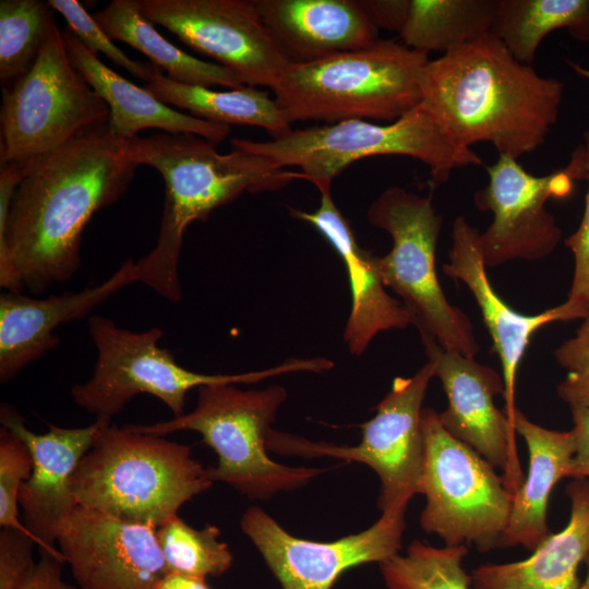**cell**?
Here are the masks:
<instances>
[{
	"label": "cell",
	"instance_id": "obj_1",
	"mask_svg": "<svg viewBox=\"0 0 589 589\" xmlns=\"http://www.w3.org/2000/svg\"><path fill=\"white\" fill-rule=\"evenodd\" d=\"M137 168L108 123L23 166L0 232V286L39 294L72 278L86 225L124 195Z\"/></svg>",
	"mask_w": 589,
	"mask_h": 589
},
{
	"label": "cell",
	"instance_id": "obj_2",
	"mask_svg": "<svg viewBox=\"0 0 589 589\" xmlns=\"http://www.w3.org/2000/svg\"><path fill=\"white\" fill-rule=\"evenodd\" d=\"M420 106L461 147L492 144L518 159L544 144L564 84L518 61L491 33L430 60Z\"/></svg>",
	"mask_w": 589,
	"mask_h": 589
},
{
	"label": "cell",
	"instance_id": "obj_3",
	"mask_svg": "<svg viewBox=\"0 0 589 589\" xmlns=\"http://www.w3.org/2000/svg\"><path fill=\"white\" fill-rule=\"evenodd\" d=\"M131 159L156 169L164 178L166 196L156 245L135 262L136 281L166 300H182L179 261L183 235L196 220H205L219 206L242 193L279 190L296 179L271 159L235 148L220 154L215 144L192 133L160 132L125 141Z\"/></svg>",
	"mask_w": 589,
	"mask_h": 589
},
{
	"label": "cell",
	"instance_id": "obj_4",
	"mask_svg": "<svg viewBox=\"0 0 589 589\" xmlns=\"http://www.w3.org/2000/svg\"><path fill=\"white\" fill-rule=\"evenodd\" d=\"M212 484L189 445L111 422L71 478L79 506L156 528Z\"/></svg>",
	"mask_w": 589,
	"mask_h": 589
},
{
	"label": "cell",
	"instance_id": "obj_5",
	"mask_svg": "<svg viewBox=\"0 0 589 589\" xmlns=\"http://www.w3.org/2000/svg\"><path fill=\"white\" fill-rule=\"evenodd\" d=\"M429 53L394 40L291 63L272 88L290 123L352 119L396 121L420 105Z\"/></svg>",
	"mask_w": 589,
	"mask_h": 589
},
{
	"label": "cell",
	"instance_id": "obj_6",
	"mask_svg": "<svg viewBox=\"0 0 589 589\" xmlns=\"http://www.w3.org/2000/svg\"><path fill=\"white\" fill-rule=\"evenodd\" d=\"M88 333L97 351L92 376L71 388L73 401L96 418L111 420L140 394L163 401L173 417L184 413L188 393L208 385L252 384L268 377L291 373H323L333 369L329 359H289L279 365L239 374H204L181 366L173 353L159 347L164 332L152 327L145 332L122 328L101 315L87 320Z\"/></svg>",
	"mask_w": 589,
	"mask_h": 589
},
{
	"label": "cell",
	"instance_id": "obj_7",
	"mask_svg": "<svg viewBox=\"0 0 589 589\" xmlns=\"http://www.w3.org/2000/svg\"><path fill=\"white\" fill-rule=\"evenodd\" d=\"M287 390L280 385L243 390L236 385L197 388L195 408L153 424H127L135 432L165 436L195 431L213 448L218 462L207 468L211 481L225 482L251 500H267L279 492L306 485L324 469L290 467L271 459L266 440Z\"/></svg>",
	"mask_w": 589,
	"mask_h": 589
},
{
	"label": "cell",
	"instance_id": "obj_8",
	"mask_svg": "<svg viewBox=\"0 0 589 589\" xmlns=\"http://www.w3.org/2000/svg\"><path fill=\"white\" fill-rule=\"evenodd\" d=\"M233 148L271 159L278 166L298 167L302 179L320 192L350 164L377 155H402L428 166L435 182H446L461 167L481 166L471 148L459 146L419 105L389 124L352 119L291 130L269 141L232 139Z\"/></svg>",
	"mask_w": 589,
	"mask_h": 589
},
{
	"label": "cell",
	"instance_id": "obj_9",
	"mask_svg": "<svg viewBox=\"0 0 589 589\" xmlns=\"http://www.w3.org/2000/svg\"><path fill=\"white\" fill-rule=\"evenodd\" d=\"M368 219L392 237L389 253L376 256L377 269L384 286L400 298L411 314L421 339H432L446 350L474 358L480 346L472 323L447 300L437 277L442 216L431 195L389 187L370 205Z\"/></svg>",
	"mask_w": 589,
	"mask_h": 589
},
{
	"label": "cell",
	"instance_id": "obj_10",
	"mask_svg": "<svg viewBox=\"0 0 589 589\" xmlns=\"http://www.w3.org/2000/svg\"><path fill=\"white\" fill-rule=\"evenodd\" d=\"M424 457L419 494L424 495L420 526L445 545H473L479 552L500 549L513 492L496 468L452 436L438 412L422 410Z\"/></svg>",
	"mask_w": 589,
	"mask_h": 589
},
{
	"label": "cell",
	"instance_id": "obj_11",
	"mask_svg": "<svg viewBox=\"0 0 589 589\" xmlns=\"http://www.w3.org/2000/svg\"><path fill=\"white\" fill-rule=\"evenodd\" d=\"M107 104L72 64L56 24L31 70L2 87L1 166L26 164L107 124Z\"/></svg>",
	"mask_w": 589,
	"mask_h": 589
},
{
	"label": "cell",
	"instance_id": "obj_12",
	"mask_svg": "<svg viewBox=\"0 0 589 589\" xmlns=\"http://www.w3.org/2000/svg\"><path fill=\"white\" fill-rule=\"evenodd\" d=\"M434 376V366L428 361L412 376L395 377L389 392L375 406V416L361 425L362 440L356 446L312 442L271 429L267 449L281 455L334 457L364 464L380 479V510L407 508L419 494L424 457L422 404Z\"/></svg>",
	"mask_w": 589,
	"mask_h": 589
},
{
	"label": "cell",
	"instance_id": "obj_13",
	"mask_svg": "<svg viewBox=\"0 0 589 589\" xmlns=\"http://www.w3.org/2000/svg\"><path fill=\"white\" fill-rule=\"evenodd\" d=\"M486 171L488 184L473 195L478 209L493 213L492 223L480 232L486 268L550 255L562 239V229L545 208V202L566 197L575 180L587 179L585 145L575 148L565 168L546 176L530 175L516 159L505 155H498Z\"/></svg>",
	"mask_w": 589,
	"mask_h": 589
},
{
	"label": "cell",
	"instance_id": "obj_14",
	"mask_svg": "<svg viewBox=\"0 0 589 589\" xmlns=\"http://www.w3.org/2000/svg\"><path fill=\"white\" fill-rule=\"evenodd\" d=\"M143 15L217 61L243 85L277 84L291 64L249 0H139Z\"/></svg>",
	"mask_w": 589,
	"mask_h": 589
},
{
	"label": "cell",
	"instance_id": "obj_15",
	"mask_svg": "<svg viewBox=\"0 0 589 589\" xmlns=\"http://www.w3.org/2000/svg\"><path fill=\"white\" fill-rule=\"evenodd\" d=\"M407 508L382 513L368 529L332 542L300 539L262 508L252 506L240 520L283 589H330L349 568L382 563L399 554Z\"/></svg>",
	"mask_w": 589,
	"mask_h": 589
},
{
	"label": "cell",
	"instance_id": "obj_16",
	"mask_svg": "<svg viewBox=\"0 0 589 589\" xmlns=\"http://www.w3.org/2000/svg\"><path fill=\"white\" fill-rule=\"evenodd\" d=\"M156 529L77 506L57 548L79 589H156L167 575Z\"/></svg>",
	"mask_w": 589,
	"mask_h": 589
},
{
	"label": "cell",
	"instance_id": "obj_17",
	"mask_svg": "<svg viewBox=\"0 0 589 589\" xmlns=\"http://www.w3.org/2000/svg\"><path fill=\"white\" fill-rule=\"evenodd\" d=\"M421 340L448 400L447 408L438 413L441 424L502 470L515 494L525 476L516 454L514 425L494 404V397L504 394L502 374L474 358L446 350L432 339Z\"/></svg>",
	"mask_w": 589,
	"mask_h": 589
},
{
	"label": "cell",
	"instance_id": "obj_18",
	"mask_svg": "<svg viewBox=\"0 0 589 589\" xmlns=\"http://www.w3.org/2000/svg\"><path fill=\"white\" fill-rule=\"evenodd\" d=\"M0 421L1 426L28 446L33 457L32 473L19 494L22 521L36 538L39 552L64 563L56 543L62 527L79 506L71 491V478L101 429L111 420L96 418L83 428L49 424L46 433L38 434L26 426L12 405L4 402L0 407Z\"/></svg>",
	"mask_w": 589,
	"mask_h": 589
},
{
	"label": "cell",
	"instance_id": "obj_19",
	"mask_svg": "<svg viewBox=\"0 0 589 589\" xmlns=\"http://www.w3.org/2000/svg\"><path fill=\"white\" fill-rule=\"evenodd\" d=\"M136 283L135 261L123 262L103 283L81 291L34 298L7 291L0 296V383L59 346L55 330L86 317L122 288Z\"/></svg>",
	"mask_w": 589,
	"mask_h": 589
},
{
	"label": "cell",
	"instance_id": "obj_20",
	"mask_svg": "<svg viewBox=\"0 0 589 589\" xmlns=\"http://www.w3.org/2000/svg\"><path fill=\"white\" fill-rule=\"evenodd\" d=\"M448 263L443 272L461 281L473 296L502 366L504 412L513 423L517 370L533 334L553 322H566L562 305L527 315L512 309L494 290L483 261L480 232L464 216L452 226Z\"/></svg>",
	"mask_w": 589,
	"mask_h": 589
},
{
	"label": "cell",
	"instance_id": "obj_21",
	"mask_svg": "<svg viewBox=\"0 0 589 589\" xmlns=\"http://www.w3.org/2000/svg\"><path fill=\"white\" fill-rule=\"evenodd\" d=\"M320 193V206L314 212L287 208L292 217L312 225L344 262L351 290L344 340L351 354L361 356L377 334L405 329L413 325V318L402 302L386 291L376 256L359 245L350 223L335 205L330 190Z\"/></svg>",
	"mask_w": 589,
	"mask_h": 589
},
{
	"label": "cell",
	"instance_id": "obj_22",
	"mask_svg": "<svg viewBox=\"0 0 589 589\" xmlns=\"http://www.w3.org/2000/svg\"><path fill=\"white\" fill-rule=\"evenodd\" d=\"M290 63H309L375 44L378 28L360 1L253 0Z\"/></svg>",
	"mask_w": 589,
	"mask_h": 589
},
{
	"label": "cell",
	"instance_id": "obj_23",
	"mask_svg": "<svg viewBox=\"0 0 589 589\" xmlns=\"http://www.w3.org/2000/svg\"><path fill=\"white\" fill-rule=\"evenodd\" d=\"M68 56L85 82L107 104L111 133L123 141L142 130L159 129L169 133H192L217 144L230 132L229 125L208 122L183 113L157 99L107 67L75 35L61 31Z\"/></svg>",
	"mask_w": 589,
	"mask_h": 589
},
{
	"label": "cell",
	"instance_id": "obj_24",
	"mask_svg": "<svg viewBox=\"0 0 589 589\" xmlns=\"http://www.w3.org/2000/svg\"><path fill=\"white\" fill-rule=\"evenodd\" d=\"M565 493L568 524L526 560L474 568L471 589H579L578 568L589 553V479H574Z\"/></svg>",
	"mask_w": 589,
	"mask_h": 589
},
{
	"label": "cell",
	"instance_id": "obj_25",
	"mask_svg": "<svg viewBox=\"0 0 589 589\" xmlns=\"http://www.w3.org/2000/svg\"><path fill=\"white\" fill-rule=\"evenodd\" d=\"M513 425L528 448V470L513 496L500 549L521 545L533 551L551 533L546 520L550 495L561 479L569 478L575 441L572 431L541 426L518 408L514 412Z\"/></svg>",
	"mask_w": 589,
	"mask_h": 589
},
{
	"label": "cell",
	"instance_id": "obj_26",
	"mask_svg": "<svg viewBox=\"0 0 589 589\" xmlns=\"http://www.w3.org/2000/svg\"><path fill=\"white\" fill-rule=\"evenodd\" d=\"M146 88L164 104L188 110L191 116L208 122L263 128L273 139L292 130L275 98L255 87L215 91L183 84L169 79L154 64Z\"/></svg>",
	"mask_w": 589,
	"mask_h": 589
},
{
	"label": "cell",
	"instance_id": "obj_27",
	"mask_svg": "<svg viewBox=\"0 0 589 589\" xmlns=\"http://www.w3.org/2000/svg\"><path fill=\"white\" fill-rule=\"evenodd\" d=\"M93 16L111 39L141 51L176 82L229 89L245 86L226 68L193 57L163 37L143 15L139 0H112Z\"/></svg>",
	"mask_w": 589,
	"mask_h": 589
},
{
	"label": "cell",
	"instance_id": "obj_28",
	"mask_svg": "<svg viewBox=\"0 0 589 589\" xmlns=\"http://www.w3.org/2000/svg\"><path fill=\"white\" fill-rule=\"evenodd\" d=\"M561 28L589 41V0H496L491 34L525 64L531 65L544 37Z\"/></svg>",
	"mask_w": 589,
	"mask_h": 589
},
{
	"label": "cell",
	"instance_id": "obj_29",
	"mask_svg": "<svg viewBox=\"0 0 589 589\" xmlns=\"http://www.w3.org/2000/svg\"><path fill=\"white\" fill-rule=\"evenodd\" d=\"M496 0H407L398 33L409 48L447 53L491 33Z\"/></svg>",
	"mask_w": 589,
	"mask_h": 589
},
{
	"label": "cell",
	"instance_id": "obj_30",
	"mask_svg": "<svg viewBox=\"0 0 589 589\" xmlns=\"http://www.w3.org/2000/svg\"><path fill=\"white\" fill-rule=\"evenodd\" d=\"M53 9L43 0L0 1V81L8 87L35 63L57 24Z\"/></svg>",
	"mask_w": 589,
	"mask_h": 589
},
{
	"label": "cell",
	"instance_id": "obj_31",
	"mask_svg": "<svg viewBox=\"0 0 589 589\" xmlns=\"http://www.w3.org/2000/svg\"><path fill=\"white\" fill-rule=\"evenodd\" d=\"M467 545L435 548L414 540L405 554L378 564L387 589H471L462 561Z\"/></svg>",
	"mask_w": 589,
	"mask_h": 589
},
{
	"label": "cell",
	"instance_id": "obj_32",
	"mask_svg": "<svg viewBox=\"0 0 589 589\" xmlns=\"http://www.w3.org/2000/svg\"><path fill=\"white\" fill-rule=\"evenodd\" d=\"M219 534L214 525L195 529L178 515L168 519L156 529L167 574L204 580L224 575L233 556Z\"/></svg>",
	"mask_w": 589,
	"mask_h": 589
},
{
	"label": "cell",
	"instance_id": "obj_33",
	"mask_svg": "<svg viewBox=\"0 0 589 589\" xmlns=\"http://www.w3.org/2000/svg\"><path fill=\"white\" fill-rule=\"evenodd\" d=\"M33 457L28 446L14 433L0 429V526L36 538L24 526L19 509L22 484L29 478Z\"/></svg>",
	"mask_w": 589,
	"mask_h": 589
},
{
	"label": "cell",
	"instance_id": "obj_34",
	"mask_svg": "<svg viewBox=\"0 0 589 589\" xmlns=\"http://www.w3.org/2000/svg\"><path fill=\"white\" fill-rule=\"evenodd\" d=\"M52 9L67 21L68 28L95 55H105L116 65L147 82L154 68L152 62H140L128 57L98 25L93 15L76 0H48Z\"/></svg>",
	"mask_w": 589,
	"mask_h": 589
},
{
	"label": "cell",
	"instance_id": "obj_35",
	"mask_svg": "<svg viewBox=\"0 0 589 589\" xmlns=\"http://www.w3.org/2000/svg\"><path fill=\"white\" fill-rule=\"evenodd\" d=\"M554 358L566 371L556 388L558 397L569 408H589V313L575 335L555 349Z\"/></svg>",
	"mask_w": 589,
	"mask_h": 589
},
{
	"label": "cell",
	"instance_id": "obj_36",
	"mask_svg": "<svg viewBox=\"0 0 589 589\" xmlns=\"http://www.w3.org/2000/svg\"><path fill=\"white\" fill-rule=\"evenodd\" d=\"M587 155L588 190L579 227L566 240L574 257V273L568 297L562 303L566 321L584 318L589 313V130L584 134Z\"/></svg>",
	"mask_w": 589,
	"mask_h": 589
},
{
	"label": "cell",
	"instance_id": "obj_37",
	"mask_svg": "<svg viewBox=\"0 0 589 589\" xmlns=\"http://www.w3.org/2000/svg\"><path fill=\"white\" fill-rule=\"evenodd\" d=\"M34 539L17 530L0 531V589H19L35 565Z\"/></svg>",
	"mask_w": 589,
	"mask_h": 589
},
{
	"label": "cell",
	"instance_id": "obj_38",
	"mask_svg": "<svg viewBox=\"0 0 589 589\" xmlns=\"http://www.w3.org/2000/svg\"><path fill=\"white\" fill-rule=\"evenodd\" d=\"M62 565L61 560L40 552V560L35 563L19 589H79L62 579Z\"/></svg>",
	"mask_w": 589,
	"mask_h": 589
},
{
	"label": "cell",
	"instance_id": "obj_39",
	"mask_svg": "<svg viewBox=\"0 0 589 589\" xmlns=\"http://www.w3.org/2000/svg\"><path fill=\"white\" fill-rule=\"evenodd\" d=\"M574 426L570 430L575 441L569 478L589 479V408H570Z\"/></svg>",
	"mask_w": 589,
	"mask_h": 589
},
{
	"label": "cell",
	"instance_id": "obj_40",
	"mask_svg": "<svg viewBox=\"0 0 589 589\" xmlns=\"http://www.w3.org/2000/svg\"><path fill=\"white\" fill-rule=\"evenodd\" d=\"M375 26L399 33L407 8V0H364L360 1Z\"/></svg>",
	"mask_w": 589,
	"mask_h": 589
},
{
	"label": "cell",
	"instance_id": "obj_41",
	"mask_svg": "<svg viewBox=\"0 0 589 589\" xmlns=\"http://www.w3.org/2000/svg\"><path fill=\"white\" fill-rule=\"evenodd\" d=\"M156 589H211L204 579L190 578L176 574H167Z\"/></svg>",
	"mask_w": 589,
	"mask_h": 589
},
{
	"label": "cell",
	"instance_id": "obj_42",
	"mask_svg": "<svg viewBox=\"0 0 589 589\" xmlns=\"http://www.w3.org/2000/svg\"><path fill=\"white\" fill-rule=\"evenodd\" d=\"M566 62L573 69V71L576 74H578V75H580V76H582V77H585L586 80L589 81V69H586L582 65H580L578 63H575V62H572L569 60H567Z\"/></svg>",
	"mask_w": 589,
	"mask_h": 589
},
{
	"label": "cell",
	"instance_id": "obj_43",
	"mask_svg": "<svg viewBox=\"0 0 589 589\" xmlns=\"http://www.w3.org/2000/svg\"><path fill=\"white\" fill-rule=\"evenodd\" d=\"M584 563L586 564L587 566V577H586V580L585 582L581 585V588L582 589H589V553L587 554Z\"/></svg>",
	"mask_w": 589,
	"mask_h": 589
},
{
	"label": "cell",
	"instance_id": "obj_44",
	"mask_svg": "<svg viewBox=\"0 0 589 589\" xmlns=\"http://www.w3.org/2000/svg\"><path fill=\"white\" fill-rule=\"evenodd\" d=\"M579 589H582L581 586L579 587Z\"/></svg>",
	"mask_w": 589,
	"mask_h": 589
}]
</instances>
